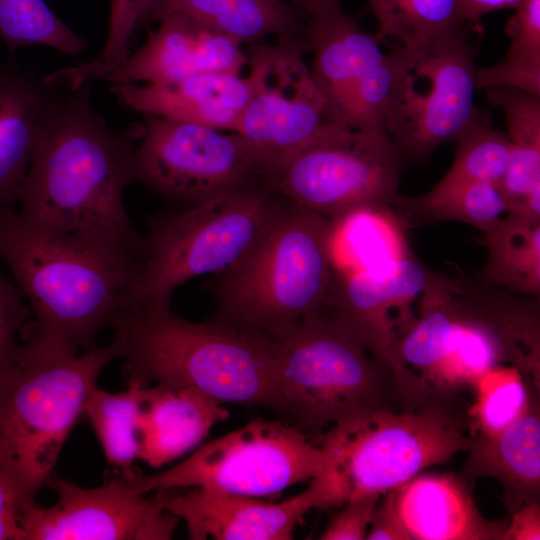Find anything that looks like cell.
<instances>
[{
    "label": "cell",
    "instance_id": "cell-14",
    "mask_svg": "<svg viewBox=\"0 0 540 540\" xmlns=\"http://www.w3.org/2000/svg\"><path fill=\"white\" fill-rule=\"evenodd\" d=\"M46 486L55 490L57 501L24 509L22 540H169L179 520L165 507L160 491L146 497L120 476L83 488L53 473Z\"/></svg>",
    "mask_w": 540,
    "mask_h": 540
},
{
    "label": "cell",
    "instance_id": "cell-12",
    "mask_svg": "<svg viewBox=\"0 0 540 540\" xmlns=\"http://www.w3.org/2000/svg\"><path fill=\"white\" fill-rule=\"evenodd\" d=\"M143 116L135 182L164 198L190 205L262 180L264 163L238 132Z\"/></svg>",
    "mask_w": 540,
    "mask_h": 540
},
{
    "label": "cell",
    "instance_id": "cell-19",
    "mask_svg": "<svg viewBox=\"0 0 540 540\" xmlns=\"http://www.w3.org/2000/svg\"><path fill=\"white\" fill-rule=\"evenodd\" d=\"M65 95L14 57L0 61V210L17 202L33 152Z\"/></svg>",
    "mask_w": 540,
    "mask_h": 540
},
{
    "label": "cell",
    "instance_id": "cell-16",
    "mask_svg": "<svg viewBox=\"0 0 540 540\" xmlns=\"http://www.w3.org/2000/svg\"><path fill=\"white\" fill-rule=\"evenodd\" d=\"M242 46L214 28L172 14L161 19L144 44L102 78L112 85L159 84L199 73H241L248 61Z\"/></svg>",
    "mask_w": 540,
    "mask_h": 540
},
{
    "label": "cell",
    "instance_id": "cell-33",
    "mask_svg": "<svg viewBox=\"0 0 540 540\" xmlns=\"http://www.w3.org/2000/svg\"><path fill=\"white\" fill-rule=\"evenodd\" d=\"M0 39L8 57L19 48L47 46L67 55H77L87 41L70 29L45 0H0Z\"/></svg>",
    "mask_w": 540,
    "mask_h": 540
},
{
    "label": "cell",
    "instance_id": "cell-32",
    "mask_svg": "<svg viewBox=\"0 0 540 540\" xmlns=\"http://www.w3.org/2000/svg\"><path fill=\"white\" fill-rule=\"evenodd\" d=\"M453 142L456 144L453 163L436 186L464 182L500 184L507 170L511 144L505 133L493 127L486 114L477 109Z\"/></svg>",
    "mask_w": 540,
    "mask_h": 540
},
{
    "label": "cell",
    "instance_id": "cell-37",
    "mask_svg": "<svg viewBox=\"0 0 540 540\" xmlns=\"http://www.w3.org/2000/svg\"><path fill=\"white\" fill-rule=\"evenodd\" d=\"M381 495L349 501L321 533V540H363L370 526L374 508Z\"/></svg>",
    "mask_w": 540,
    "mask_h": 540
},
{
    "label": "cell",
    "instance_id": "cell-1",
    "mask_svg": "<svg viewBox=\"0 0 540 540\" xmlns=\"http://www.w3.org/2000/svg\"><path fill=\"white\" fill-rule=\"evenodd\" d=\"M0 259L31 311L22 341L78 354L141 303V254L43 229L13 207L0 210Z\"/></svg>",
    "mask_w": 540,
    "mask_h": 540
},
{
    "label": "cell",
    "instance_id": "cell-29",
    "mask_svg": "<svg viewBox=\"0 0 540 540\" xmlns=\"http://www.w3.org/2000/svg\"><path fill=\"white\" fill-rule=\"evenodd\" d=\"M394 207L415 222L457 221L483 232L490 230L507 212L499 184L490 182L435 185L419 196L400 195Z\"/></svg>",
    "mask_w": 540,
    "mask_h": 540
},
{
    "label": "cell",
    "instance_id": "cell-26",
    "mask_svg": "<svg viewBox=\"0 0 540 540\" xmlns=\"http://www.w3.org/2000/svg\"><path fill=\"white\" fill-rule=\"evenodd\" d=\"M504 116L511 152L500 190L507 211L540 185V96L506 87L485 89Z\"/></svg>",
    "mask_w": 540,
    "mask_h": 540
},
{
    "label": "cell",
    "instance_id": "cell-39",
    "mask_svg": "<svg viewBox=\"0 0 540 540\" xmlns=\"http://www.w3.org/2000/svg\"><path fill=\"white\" fill-rule=\"evenodd\" d=\"M368 540H408L395 511L389 491L383 493L372 514Z\"/></svg>",
    "mask_w": 540,
    "mask_h": 540
},
{
    "label": "cell",
    "instance_id": "cell-13",
    "mask_svg": "<svg viewBox=\"0 0 540 540\" xmlns=\"http://www.w3.org/2000/svg\"><path fill=\"white\" fill-rule=\"evenodd\" d=\"M305 52L307 42L295 39L254 43L247 51L250 93L237 132L259 154L265 172L333 123Z\"/></svg>",
    "mask_w": 540,
    "mask_h": 540
},
{
    "label": "cell",
    "instance_id": "cell-2",
    "mask_svg": "<svg viewBox=\"0 0 540 540\" xmlns=\"http://www.w3.org/2000/svg\"><path fill=\"white\" fill-rule=\"evenodd\" d=\"M93 80L70 88L39 140L19 191V213L43 229L112 243L141 254L124 191L135 182L141 123L115 130L91 103Z\"/></svg>",
    "mask_w": 540,
    "mask_h": 540
},
{
    "label": "cell",
    "instance_id": "cell-23",
    "mask_svg": "<svg viewBox=\"0 0 540 540\" xmlns=\"http://www.w3.org/2000/svg\"><path fill=\"white\" fill-rule=\"evenodd\" d=\"M448 289L458 308L495 337L504 363L516 366L528 384L539 392V298L519 295L477 278H448Z\"/></svg>",
    "mask_w": 540,
    "mask_h": 540
},
{
    "label": "cell",
    "instance_id": "cell-17",
    "mask_svg": "<svg viewBox=\"0 0 540 540\" xmlns=\"http://www.w3.org/2000/svg\"><path fill=\"white\" fill-rule=\"evenodd\" d=\"M158 491L165 507L186 523L192 540H290L316 508L311 485L282 502L198 487Z\"/></svg>",
    "mask_w": 540,
    "mask_h": 540
},
{
    "label": "cell",
    "instance_id": "cell-5",
    "mask_svg": "<svg viewBox=\"0 0 540 540\" xmlns=\"http://www.w3.org/2000/svg\"><path fill=\"white\" fill-rule=\"evenodd\" d=\"M322 472L310 482L316 508L382 495L467 451L470 436L448 402L356 412L319 436Z\"/></svg>",
    "mask_w": 540,
    "mask_h": 540
},
{
    "label": "cell",
    "instance_id": "cell-24",
    "mask_svg": "<svg viewBox=\"0 0 540 540\" xmlns=\"http://www.w3.org/2000/svg\"><path fill=\"white\" fill-rule=\"evenodd\" d=\"M468 458L460 475L469 483L481 477L497 480L511 515L521 505L539 502L540 406L539 395L528 410L498 434H472Z\"/></svg>",
    "mask_w": 540,
    "mask_h": 540
},
{
    "label": "cell",
    "instance_id": "cell-22",
    "mask_svg": "<svg viewBox=\"0 0 540 540\" xmlns=\"http://www.w3.org/2000/svg\"><path fill=\"white\" fill-rule=\"evenodd\" d=\"M230 417L228 409L201 392L155 383L144 388L138 422V459L159 469L197 447Z\"/></svg>",
    "mask_w": 540,
    "mask_h": 540
},
{
    "label": "cell",
    "instance_id": "cell-15",
    "mask_svg": "<svg viewBox=\"0 0 540 540\" xmlns=\"http://www.w3.org/2000/svg\"><path fill=\"white\" fill-rule=\"evenodd\" d=\"M432 274L409 256L367 269H335L325 307L389 369L400 335L392 313L423 294Z\"/></svg>",
    "mask_w": 540,
    "mask_h": 540
},
{
    "label": "cell",
    "instance_id": "cell-36",
    "mask_svg": "<svg viewBox=\"0 0 540 540\" xmlns=\"http://www.w3.org/2000/svg\"><path fill=\"white\" fill-rule=\"evenodd\" d=\"M32 318L15 283L0 275V367L15 353Z\"/></svg>",
    "mask_w": 540,
    "mask_h": 540
},
{
    "label": "cell",
    "instance_id": "cell-34",
    "mask_svg": "<svg viewBox=\"0 0 540 540\" xmlns=\"http://www.w3.org/2000/svg\"><path fill=\"white\" fill-rule=\"evenodd\" d=\"M513 10L505 25L510 46L492 74L503 85L531 88L540 83V0H523Z\"/></svg>",
    "mask_w": 540,
    "mask_h": 540
},
{
    "label": "cell",
    "instance_id": "cell-7",
    "mask_svg": "<svg viewBox=\"0 0 540 540\" xmlns=\"http://www.w3.org/2000/svg\"><path fill=\"white\" fill-rule=\"evenodd\" d=\"M273 342L278 414L308 438L393 399L387 366L325 306Z\"/></svg>",
    "mask_w": 540,
    "mask_h": 540
},
{
    "label": "cell",
    "instance_id": "cell-42",
    "mask_svg": "<svg viewBox=\"0 0 540 540\" xmlns=\"http://www.w3.org/2000/svg\"><path fill=\"white\" fill-rule=\"evenodd\" d=\"M285 1L296 4L304 10V7L314 0H285Z\"/></svg>",
    "mask_w": 540,
    "mask_h": 540
},
{
    "label": "cell",
    "instance_id": "cell-18",
    "mask_svg": "<svg viewBox=\"0 0 540 540\" xmlns=\"http://www.w3.org/2000/svg\"><path fill=\"white\" fill-rule=\"evenodd\" d=\"M304 11L308 52L313 56L311 75L325 98L330 121L345 125L358 86L385 52L339 0H314Z\"/></svg>",
    "mask_w": 540,
    "mask_h": 540
},
{
    "label": "cell",
    "instance_id": "cell-38",
    "mask_svg": "<svg viewBox=\"0 0 540 540\" xmlns=\"http://www.w3.org/2000/svg\"><path fill=\"white\" fill-rule=\"evenodd\" d=\"M31 504L22 496L0 459V540H22L19 521L24 509Z\"/></svg>",
    "mask_w": 540,
    "mask_h": 540
},
{
    "label": "cell",
    "instance_id": "cell-11",
    "mask_svg": "<svg viewBox=\"0 0 540 540\" xmlns=\"http://www.w3.org/2000/svg\"><path fill=\"white\" fill-rule=\"evenodd\" d=\"M324 467L318 445L295 426L253 419L214 439L173 467L127 479L141 494L166 489L206 488L255 498H275L312 480Z\"/></svg>",
    "mask_w": 540,
    "mask_h": 540
},
{
    "label": "cell",
    "instance_id": "cell-27",
    "mask_svg": "<svg viewBox=\"0 0 540 540\" xmlns=\"http://www.w3.org/2000/svg\"><path fill=\"white\" fill-rule=\"evenodd\" d=\"M485 233L487 259L477 279L501 289L540 297V221L506 213Z\"/></svg>",
    "mask_w": 540,
    "mask_h": 540
},
{
    "label": "cell",
    "instance_id": "cell-25",
    "mask_svg": "<svg viewBox=\"0 0 540 540\" xmlns=\"http://www.w3.org/2000/svg\"><path fill=\"white\" fill-rule=\"evenodd\" d=\"M179 14L214 28L241 44L306 41V12L285 0H150L142 25Z\"/></svg>",
    "mask_w": 540,
    "mask_h": 540
},
{
    "label": "cell",
    "instance_id": "cell-35",
    "mask_svg": "<svg viewBox=\"0 0 540 540\" xmlns=\"http://www.w3.org/2000/svg\"><path fill=\"white\" fill-rule=\"evenodd\" d=\"M149 1L111 0L108 34L100 57L69 68V73L74 80L101 79L108 70L127 60L131 53V40L142 26Z\"/></svg>",
    "mask_w": 540,
    "mask_h": 540
},
{
    "label": "cell",
    "instance_id": "cell-31",
    "mask_svg": "<svg viewBox=\"0 0 540 540\" xmlns=\"http://www.w3.org/2000/svg\"><path fill=\"white\" fill-rule=\"evenodd\" d=\"M475 400L467 410L471 434L492 436L517 421L539 395L514 365H496L471 385Z\"/></svg>",
    "mask_w": 540,
    "mask_h": 540
},
{
    "label": "cell",
    "instance_id": "cell-10",
    "mask_svg": "<svg viewBox=\"0 0 540 540\" xmlns=\"http://www.w3.org/2000/svg\"><path fill=\"white\" fill-rule=\"evenodd\" d=\"M467 34L389 51L393 80L383 126L404 160L422 161L438 146L453 142L478 109L476 51Z\"/></svg>",
    "mask_w": 540,
    "mask_h": 540
},
{
    "label": "cell",
    "instance_id": "cell-9",
    "mask_svg": "<svg viewBox=\"0 0 540 540\" xmlns=\"http://www.w3.org/2000/svg\"><path fill=\"white\" fill-rule=\"evenodd\" d=\"M403 162L387 134L333 122L273 164L262 182L286 203L341 225L361 212L394 207Z\"/></svg>",
    "mask_w": 540,
    "mask_h": 540
},
{
    "label": "cell",
    "instance_id": "cell-3",
    "mask_svg": "<svg viewBox=\"0 0 540 540\" xmlns=\"http://www.w3.org/2000/svg\"><path fill=\"white\" fill-rule=\"evenodd\" d=\"M111 328L127 380L189 387L220 404L278 413L273 339L213 319L189 321L170 305H139Z\"/></svg>",
    "mask_w": 540,
    "mask_h": 540
},
{
    "label": "cell",
    "instance_id": "cell-6",
    "mask_svg": "<svg viewBox=\"0 0 540 540\" xmlns=\"http://www.w3.org/2000/svg\"><path fill=\"white\" fill-rule=\"evenodd\" d=\"M339 226L285 202L257 246L218 276L211 319L273 339L322 309Z\"/></svg>",
    "mask_w": 540,
    "mask_h": 540
},
{
    "label": "cell",
    "instance_id": "cell-20",
    "mask_svg": "<svg viewBox=\"0 0 540 540\" xmlns=\"http://www.w3.org/2000/svg\"><path fill=\"white\" fill-rule=\"evenodd\" d=\"M389 492L408 540H503L509 520L485 518L460 474L423 471Z\"/></svg>",
    "mask_w": 540,
    "mask_h": 540
},
{
    "label": "cell",
    "instance_id": "cell-4",
    "mask_svg": "<svg viewBox=\"0 0 540 540\" xmlns=\"http://www.w3.org/2000/svg\"><path fill=\"white\" fill-rule=\"evenodd\" d=\"M119 358L113 338L78 354L21 342L0 367V459L29 503L53 474L100 373Z\"/></svg>",
    "mask_w": 540,
    "mask_h": 540
},
{
    "label": "cell",
    "instance_id": "cell-28",
    "mask_svg": "<svg viewBox=\"0 0 540 540\" xmlns=\"http://www.w3.org/2000/svg\"><path fill=\"white\" fill-rule=\"evenodd\" d=\"M125 391L110 393L96 384L86 400L87 416L108 464L117 476L132 478L139 456L138 422L146 385L127 380Z\"/></svg>",
    "mask_w": 540,
    "mask_h": 540
},
{
    "label": "cell",
    "instance_id": "cell-8",
    "mask_svg": "<svg viewBox=\"0 0 540 540\" xmlns=\"http://www.w3.org/2000/svg\"><path fill=\"white\" fill-rule=\"evenodd\" d=\"M285 205L262 181L155 217L143 236L141 303L170 305L197 276L228 271L260 242Z\"/></svg>",
    "mask_w": 540,
    "mask_h": 540
},
{
    "label": "cell",
    "instance_id": "cell-40",
    "mask_svg": "<svg viewBox=\"0 0 540 540\" xmlns=\"http://www.w3.org/2000/svg\"><path fill=\"white\" fill-rule=\"evenodd\" d=\"M540 539V502L521 505L511 515L503 540Z\"/></svg>",
    "mask_w": 540,
    "mask_h": 540
},
{
    "label": "cell",
    "instance_id": "cell-41",
    "mask_svg": "<svg viewBox=\"0 0 540 540\" xmlns=\"http://www.w3.org/2000/svg\"><path fill=\"white\" fill-rule=\"evenodd\" d=\"M523 0H460L465 21L472 27H480V19L485 14L502 10L515 9Z\"/></svg>",
    "mask_w": 540,
    "mask_h": 540
},
{
    "label": "cell",
    "instance_id": "cell-30",
    "mask_svg": "<svg viewBox=\"0 0 540 540\" xmlns=\"http://www.w3.org/2000/svg\"><path fill=\"white\" fill-rule=\"evenodd\" d=\"M378 22V41L394 38L403 46L472 29L465 21L460 0H367Z\"/></svg>",
    "mask_w": 540,
    "mask_h": 540
},
{
    "label": "cell",
    "instance_id": "cell-21",
    "mask_svg": "<svg viewBox=\"0 0 540 540\" xmlns=\"http://www.w3.org/2000/svg\"><path fill=\"white\" fill-rule=\"evenodd\" d=\"M112 93L143 115L237 132L249 99L247 76L207 72L159 84H117Z\"/></svg>",
    "mask_w": 540,
    "mask_h": 540
}]
</instances>
